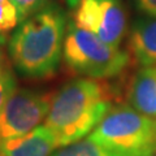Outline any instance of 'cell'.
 I'll list each match as a JSON object with an SVG mask.
<instances>
[{
	"mask_svg": "<svg viewBox=\"0 0 156 156\" xmlns=\"http://www.w3.org/2000/svg\"><path fill=\"white\" fill-rule=\"evenodd\" d=\"M115 90L105 80L77 78L52 98L44 120L58 147L72 144L91 134L111 111Z\"/></svg>",
	"mask_w": 156,
	"mask_h": 156,
	"instance_id": "1",
	"label": "cell"
},
{
	"mask_svg": "<svg viewBox=\"0 0 156 156\" xmlns=\"http://www.w3.org/2000/svg\"><path fill=\"white\" fill-rule=\"evenodd\" d=\"M66 34V16L52 3L20 23L8 42L13 66L29 78H48L57 70Z\"/></svg>",
	"mask_w": 156,
	"mask_h": 156,
	"instance_id": "2",
	"label": "cell"
},
{
	"mask_svg": "<svg viewBox=\"0 0 156 156\" xmlns=\"http://www.w3.org/2000/svg\"><path fill=\"white\" fill-rule=\"evenodd\" d=\"M89 136L117 156H154L156 119L126 104L113 105Z\"/></svg>",
	"mask_w": 156,
	"mask_h": 156,
	"instance_id": "3",
	"label": "cell"
},
{
	"mask_svg": "<svg viewBox=\"0 0 156 156\" xmlns=\"http://www.w3.org/2000/svg\"><path fill=\"white\" fill-rule=\"evenodd\" d=\"M64 61L73 72L94 80H107L121 74L130 62V55L120 47L104 43L95 34L70 23L66 29Z\"/></svg>",
	"mask_w": 156,
	"mask_h": 156,
	"instance_id": "4",
	"label": "cell"
},
{
	"mask_svg": "<svg viewBox=\"0 0 156 156\" xmlns=\"http://www.w3.org/2000/svg\"><path fill=\"white\" fill-rule=\"evenodd\" d=\"M53 95L29 89H17L0 115V140L33 131L46 120Z\"/></svg>",
	"mask_w": 156,
	"mask_h": 156,
	"instance_id": "5",
	"label": "cell"
},
{
	"mask_svg": "<svg viewBox=\"0 0 156 156\" xmlns=\"http://www.w3.org/2000/svg\"><path fill=\"white\" fill-rule=\"evenodd\" d=\"M74 25L113 47H120L128 26V16L120 0H82L74 8Z\"/></svg>",
	"mask_w": 156,
	"mask_h": 156,
	"instance_id": "6",
	"label": "cell"
},
{
	"mask_svg": "<svg viewBox=\"0 0 156 156\" xmlns=\"http://www.w3.org/2000/svg\"><path fill=\"white\" fill-rule=\"evenodd\" d=\"M57 147L53 134L43 125L25 135L0 140V156H51Z\"/></svg>",
	"mask_w": 156,
	"mask_h": 156,
	"instance_id": "7",
	"label": "cell"
},
{
	"mask_svg": "<svg viewBox=\"0 0 156 156\" xmlns=\"http://www.w3.org/2000/svg\"><path fill=\"white\" fill-rule=\"evenodd\" d=\"M126 100L135 111L156 119V66H142L131 77Z\"/></svg>",
	"mask_w": 156,
	"mask_h": 156,
	"instance_id": "8",
	"label": "cell"
},
{
	"mask_svg": "<svg viewBox=\"0 0 156 156\" xmlns=\"http://www.w3.org/2000/svg\"><path fill=\"white\" fill-rule=\"evenodd\" d=\"M133 57L142 66H156V17L139 18L129 38Z\"/></svg>",
	"mask_w": 156,
	"mask_h": 156,
	"instance_id": "9",
	"label": "cell"
},
{
	"mask_svg": "<svg viewBox=\"0 0 156 156\" xmlns=\"http://www.w3.org/2000/svg\"><path fill=\"white\" fill-rule=\"evenodd\" d=\"M51 156H117L90 136L68 146H62Z\"/></svg>",
	"mask_w": 156,
	"mask_h": 156,
	"instance_id": "10",
	"label": "cell"
},
{
	"mask_svg": "<svg viewBox=\"0 0 156 156\" xmlns=\"http://www.w3.org/2000/svg\"><path fill=\"white\" fill-rule=\"evenodd\" d=\"M17 90L16 77L12 70V66L8 65L3 69H0V115L4 109V107L8 103L9 98Z\"/></svg>",
	"mask_w": 156,
	"mask_h": 156,
	"instance_id": "11",
	"label": "cell"
},
{
	"mask_svg": "<svg viewBox=\"0 0 156 156\" xmlns=\"http://www.w3.org/2000/svg\"><path fill=\"white\" fill-rule=\"evenodd\" d=\"M9 2L17 9L20 23L33 14H35L37 12L42 11L43 8L52 4L51 0H9Z\"/></svg>",
	"mask_w": 156,
	"mask_h": 156,
	"instance_id": "12",
	"label": "cell"
},
{
	"mask_svg": "<svg viewBox=\"0 0 156 156\" xmlns=\"http://www.w3.org/2000/svg\"><path fill=\"white\" fill-rule=\"evenodd\" d=\"M20 23L17 9L9 0L0 3V34L14 29Z\"/></svg>",
	"mask_w": 156,
	"mask_h": 156,
	"instance_id": "13",
	"label": "cell"
},
{
	"mask_svg": "<svg viewBox=\"0 0 156 156\" xmlns=\"http://www.w3.org/2000/svg\"><path fill=\"white\" fill-rule=\"evenodd\" d=\"M11 65L9 62V52L7 50V38L4 34H0V69Z\"/></svg>",
	"mask_w": 156,
	"mask_h": 156,
	"instance_id": "14",
	"label": "cell"
},
{
	"mask_svg": "<svg viewBox=\"0 0 156 156\" xmlns=\"http://www.w3.org/2000/svg\"><path fill=\"white\" fill-rule=\"evenodd\" d=\"M139 9H142L144 13L156 17V0H135Z\"/></svg>",
	"mask_w": 156,
	"mask_h": 156,
	"instance_id": "15",
	"label": "cell"
},
{
	"mask_svg": "<svg viewBox=\"0 0 156 156\" xmlns=\"http://www.w3.org/2000/svg\"><path fill=\"white\" fill-rule=\"evenodd\" d=\"M65 2H66V5H68V7L74 9V8L78 5V4L82 2V0H65Z\"/></svg>",
	"mask_w": 156,
	"mask_h": 156,
	"instance_id": "16",
	"label": "cell"
},
{
	"mask_svg": "<svg viewBox=\"0 0 156 156\" xmlns=\"http://www.w3.org/2000/svg\"><path fill=\"white\" fill-rule=\"evenodd\" d=\"M3 2H4V0H0V3H3Z\"/></svg>",
	"mask_w": 156,
	"mask_h": 156,
	"instance_id": "17",
	"label": "cell"
},
{
	"mask_svg": "<svg viewBox=\"0 0 156 156\" xmlns=\"http://www.w3.org/2000/svg\"><path fill=\"white\" fill-rule=\"evenodd\" d=\"M154 156H156V154H155V155H154Z\"/></svg>",
	"mask_w": 156,
	"mask_h": 156,
	"instance_id": "18",
	"label": "cell"
}]
</instances>
